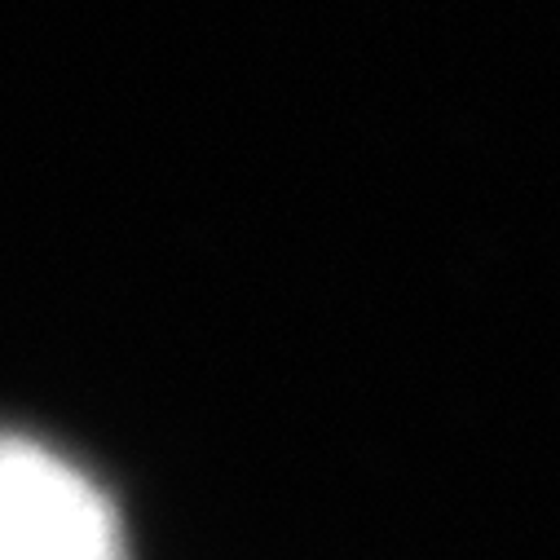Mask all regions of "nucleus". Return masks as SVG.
<instances>
[{"instance_id": "1", "label": "nucleus", "mask_w": 560, "mask_h": 560, "mask_svg": "<svg viewBox=\"0 0 560 560\" xmlns=\"http://www.w3.org/2000/svg\"><path fill=\"white\" fill-rule=\"evenodd\" d=\"M0 499L5 560H128L110 499L40 442H5Z\"/></svg>"}]
</instances>
